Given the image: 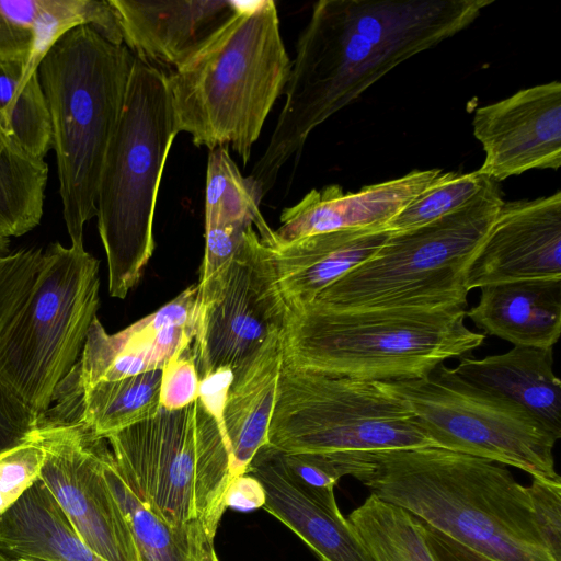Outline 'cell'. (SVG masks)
<instances>
[{
  "instance_id": "cell-2",
  "label": "cell",
  "mask_w": 561,
  "mask_h": 561,
  "mask_svg": "<svg viewBox=\"0 0 561 561\" xmlns=\"http://www.w3.org/2000/svg\"><path fill=\"white\" fill-rule=\"evenodd\" d=\"M342 476L495 561H557L528 486L506 466L439 447L330 454Z\"/></svg>"
},
{
  "instance_id": "cell-6",
  "label": "cell",
  "mask_w": 561,
  "mask_h": 561,
  "mask_svg": "<svg viewBox=\"0 0 561 561\" xmlns=\"http://www.w3.org/2000/svg\"><path fill=\"white\" fill-rule=\"evenodd\" d=\"M178 133L168 73L135 57L96 198L108 294L114 298L128 295L153 254L157 196Z\"/></svg>"
},
{
  "instance_id": "cell-29",
  "label": "cell",
  "mask_w": 561,
  "mask_h": 561,
  "mask_svg": "<svg viewBox=\"0 0 561 561\" xmlns=\"http://www.w3.org/2000/svg\"><path fill=\"white\" fill-rule=\"evenodd\" d=\"M23 67L0 60V124L26 152L45 159L51 149L49 112L37 72L18 88Z\"/></svg>"
},
{
  "instance_id": "cell-43",
  "label": "cell",
  "mask_w": 561,
  "mask_h": 561,
  "mask_svg": "<svg viewBox=\"0 0 561 561\" xmlns=\"http://www.w3.org/2000/svg\"><path fill=\"white\" fill-rule=\"evenodd\" d=\"M10 252V238L0 234V256H3Z\"/></svg>"
},
{
  "instance_id": "cell-11",
  "label": "cell",
  "mask_w": 561,
  "mask_h": 561,
  "mask_svg": "<svg viewBox=\"0 0 561 561\" xmlns=\"http://www.w3.org/2000/svg\"><path fill=\"white\" fill-rule=\"evenodd\" d=\"M383 383L404 400L435 447L560 479L556 436L519 408L467 385L444 364L424 378Z\"/></svg>"
},
{
  "instance_id": "cell-1",
  "label": "cell",
  "mask_w": 561,
  "mask_h": 561,
  "mask_svg": "<svg viewBox=\"0 0 561 561\" xmlns=\"http://www.w3.org/2000/svg\"><path fill=\"white\" fill-rule=\"evenodd\" d=\"M493 0H321L301 33L286 101L250 176L263 197L311 131L407 59L468 27Z\"/></svg>"
},
{
  "instance_id": "cell-20",
  "label": "cell",
  "mask_w": 561,
  "mask_h": 561,
  "mask_svg": "<svg viewBox=\"0 0 561 561\" xmlns=\"http://www.w3.org/2000/svg\"><path fill=\"white\" fill-rule=\"evenodd\" d=\"M393 231L383 227L344 229L280 242L262 240L288 306L311 302L333 282L370 257Z\"/></svg>"
},
{
  "instance_id": "cell-10",
  "label": "cell",
  "mask_w": 561,
  "mask_h": 561,
  "mask_svg": "<svg viewBox=\"0 0 561 561\" xmlns=\"http://www.w3.org/2000/svg\"><path fill=\"white\" fill-rule=\"evenodd\" d=\"M267 445L283 453L341 454L435 447L383 382L284 363Z\"/></svg>"
},
{
  "instance_id": "cell-14",
  "label": "cell",
  "mask_w": 561,
  "mask_h": 561,
  "mask_svg": "<svg viewBox=\"0 0 561 561\" xmlns=\"http://www.w3.org/2000/svg\"><path fill=\"white\" fill-rule=\"evenodd\" d=\"M197 285H191L157 311L108 334L93 320L81 355L57 390H77L162 369L190 350L196 334Z\"/></svg>"
},
{
  "instance_id": "cell-22",
  "label": "cell",
  "mask_w": 561,
  "mask_h": 561,
  "mask_svg": "<svg viewBox=\"0 0 561 561\" xmlns=\"http://www.w3.org/2000/svg\"><path fill=\"white\" fill-rule=\"evenodd\" d=\"M283 365L280 331L273 333L248 362L232 371L222 411L231 479L244 474L256 453L267 445Z\"/></svg>"
},
{
  "instance_id": "cell-12",
  "label": "cell",
  "mask_w": 561,
  "mask_h": 561,
  "mask_svg": "<svg viewBox=\"0 0 561 561\" xmlns=\"http://www.w3.org/2000/svg\"><path fill=\"white\" fill-rule=\"evenodd\" d=\"M286 313L267 248L250 227L222 283L198 307L192 351L199 380L241 367L283 330Z\"/></svg>"
},
{
  "instance_id": "cell-40",
  "label": "cell",
  "mask_w": 561,
  "mask_h": 561,
  "mask_svg": "<svg viewBox=\"0 0 561 561\" xmlns=\"http://www.w3.org/2000/svg\"><path fill=\"white\" fill-rule=\"evenodd\" d=\"M422 522V520H421ZM427 548L434 561H495L423 523Z\"/></svg>"
},
{
  "instance_id": "cell-9",
  "label": "cell",
  "mask_w": 561,
  "mask_h": 561,
  "mask_svg": "<svg viewBox=\"0 0 561 561\" xmlns=\"http://www.w3.org/2000/svg\"><path fill=\"white\" fill-rule=\"evenodd\" d=\"M99 265L83 241L50 243L24 302L0 333V376L39 419L76 366L96 318Z\"/></svg>"
},
{
  "instance_id": "cell-17",
  "label": "cell",
  "mask_w": 561,
  "mask_h": 561,
  "mask_svg": "<svg viewBox=\"0 0 561 561\" xmlns=\"http://www.w3.org/2000/svg\"><path fill=\"white\" fill-rule=\"evenodd\" d=\"M108 1L135 57L173 70L198 54L240 7L231 0Z\"/></svg>"
},
{
  "instance_id": "cell-23",
  "label": "cell",
  "mask_w": 561,
  "mask_h": 561,
  "mask_svg": "<svg viewBox=\"0 0 561 561\" xmlns=\"http://www.w3.org/2000/svg\"><path fill=\"white\" fill-rule=\"evenodd\" d=\"M468 317L483 334L514 346L550 348L561 330V278L485 285Z\"/></svg>"
},
{
  "instance_id": "cell-36",
  "label": "cell",
  "mask_w": 561,
  "mask_h": 561,
  "mask_svg": "<svg viewBox=\"0 0 561 561\" xmlns=\"http://www.w3.org/2000/svg\"><path fill=\"white\" fill-rule=\"evenodd\" d=\"M39 421L22 396L0 376V454L33 437Z\"/></svg>"
},
{
  "instance_id": "cell-44",
  "label": "cell",
  "mask_w": 561,
  "mask_h": 561,
  "mask_svg": "<svg viewBox=\"0 0 561 561\" xmlns=\"http://www.w3.org/2000/svg\"><path fill=\"white\" fill-rule=\"evenodd\" d=\"M0 561H33L24 557H11L0 553Z\"/></svg>"
},
{
  "instance_id": "cell-45",
  "label": "cell",
  "mask_w": 561,
  "mask_h": 561,
  "mask_svg": "<svg viewBox=\"0 0 561 561\" xmlns=\"http://www.w3.org/2000/svg\"><path fill=\"white\" fill-rule=\"evenodd\" d=\"M33 561H36V560H33Z\"/></svg>"
},
{
  "instance_id": "cell-42",
  "label": "cell",
  "mask_w": 561,
  "mask_h": 561,
  "mask_svg": "<svg viewBox=\"0 0 561 561\" xmlns=\"http://www.w3.org/2000/svg\"><path fill=\"white\" fill-rule=\"evenodd\" d=\"M187 561H219L210 538L202 525L195 520L187 529Z\"/></svg>"
},
{
  "instance_id": "cell-27",
  "label": "cell",
  "mask_w": 561,
  "mask_h": 561,
  "mask_svg": "<svg viewBox=\"0 0 561 561\" xmlns=\"http://www.w3.org/2000/svg\"><path fill=\"white\" fill-rule=\"evenodd\" d=\"M347 519L374 561H434L422 522L370 494Z\"/></svg>"
},
{
  "instance_id": "cell-18",
  "label": "cell",
  "mask_w": 561,
  "mask_h": 561,
  "mask_svg": "<svg viewBox=\"0 0 561 561\" xmlns=\"http://www.w3.org/2000/svg\"><path fill=\"white\" fill-rule=\"evenodd\" d=\"M245 473L263 485V508L294 531L320 561H374L354 527L341 513L334 494H318L294 482L277 451L261 448Z\"/></svg>"
},
{
  "instance_id": "cell-24",
  "label": "cell",
  "mask_w": 561,
  "mask_h": 561,
  "mask_svg": "<svg viewBox=\"0 0 561 561\" xmlns=\"http://www.w3.org/2000/svg\"><path fill=\"white\" fill-rule=\"evenodd\" d=\"M161 378L162 369H157L77 390H57L54 407L42 419L76 423L105 439L160 411Z\"/></svg>"
},
{
  "instance_id": "cell-7",
  "label": "cell",
  "mask_w": 561,
  "mask_h": 561,
  "mask_svg": "<svg viewBox=\"0 0 561 561\" xmlns=\"http://www.w3.org/2000/svg\"><path fill=\"white\" fill-rule=\"evenodd\" d=\"M131 492L176 530L197 520L215 539L226 511L230 458L218 422L197 398L105 438Z\"/></svg>"
},
{
  "instance_id": "cell-19",
  "label": "cell",
  "mask_w": 561,
  "mask_h": 561,
  "mask_svg": "<svg viewBox=\"0 0 561 561\" xmlns=\"http://www.w3.org/2000/svg\"><path fill=\"white\" fill-rule=\"evenodd\" d=\"M440 173L439 169L412 171L355 193H345L340 185L311 190L282 211L275 239L289 242L336 230L383 227Z\"/></svg>"
},
{
  "instance_id": "cell-34",
  "label": "cell",
  "mask_w": 561,
  "mask_h": 561,
  "mask_svg": "<svg viewBox=\"0 0 561 561\" xmlns=\"http://www.w3.org/2000/svg\"><path fill=\"white\" fill-rule=\"evenodd\" d=\"M43 256L41 248L20 249L0 256V333L24 302Z\"/></svg>"
},
{
  "instance_id": "cell-30",
  "label": "cell",
  "mask_w": 561,
  "mask_h": 561,
  "mask_svg": "<svg viewBox=\"0 0 561 561\" xmlns=\"http://www.w3.org/2000/svg\"><path fill=\"white\" fill-rule=\"evenodd\" d=\"M90 25L115 45L123 34L114 8L108 0H43L33 25V42L18 88L22 89L53 45L69 31Z\"/></svg>"
},
{
  "instance_id": "cell-4",
  "label": "cell",
  "mask_w": 561,
  "mask_h": 561,
  "mask_svg": "<svg viewBox=\"0 0 561 561\" xmlns=\"http://www.w3.org/2000/svg\"><path fill=\"white\" fill-rule=\"evenodd\" d=\"M290 68L275 2H240L204 48L168 75L179 131L209 150L231 146L245 167Z\"/></svg>"
},
{
  "instance_id": "cell-37",
  "label": "cell",
  "mask_w": 561,
  "mask_h": 561,
  "mask_svg": "<svg viewBox=\"0 0 561 561\" xmlns=\"http://www.w3.org/2000/svg\"><path fill=\"white\" fill-rule=\"evenodd\" d=\"M276 451L283 469L298 485L319 494L334 493L343 476L329 455Z\"/></svg>"
},
{
  "instance_id": "cell-41",
  "label": "cell",
  "mask_w": 561,
  "mask_h": 561,
  "mask_svg": "<svg viewBox=\"0 0 561 561\" xmlns=\"http://www.w3.org/2000/svg\"><path fill=\"white\" fill-rule=\"evenodd\" d=\"M264 503L265 492L255 477L244 473L231 479L225 494L226 508L247 512L263 507Z\"/></svg>"
},
{
  "instance_id": "cell-21",
  "label": "cell",
  "mask_w": 561,
  "mask_h": 561,
  "mask_svg": "<svg viewBox=\"0 0 561 561\" xmlns=\"http://www.w3.org/2000/svg\"><path fill=\"white\" fill-rule=\"evenodd\" d=\"M451 371L467 385L504 400L561 438V381L553 350L514 346L484 358L462 357Z\"/></svg>"
},
{
  "instance_id": "cell-15",
  "label": "cell",
  "mask_w": 561,
  "mask_h": 561,
  "mask_svg": "<svg viewBox=\"0 0 561 561\" xmlns=\"http://www.w3.org/2000/svg\"><path fill=\"white\" fill-rule=\"evenodd\" d=\"M473 135L484 161L478 172L494 182L533 169L561 165V84L552 81L519 90L479 107Z\"/></svg>"
},
{
  "instance_id": "cell-26",
  "label": "cell",
  "mask_w": 561,
  "mask_h": 561,
  "mask_svg": "<svg viewBox=\"0 0 561 561\" xmlns=\"http://www.w3.org/2000/svg\"><path fill=\"white\" fill-rule=\"evenodd\" d=\"M48 164L26 152L0 124V234L21 237L44 214Z\"/></svg>"
},
{
  "instance_id": "cell-16",
  "label": "cell",
  "mask_w": 561,
  "mask_h": 561,
  "mask_svg": "<svg viewBox=\"0 0 561 561\" xmlns=\"http://www.w3.org/2000/svg\"><path fill=\"white\" fill-rule=\"evenodd\" d=\"M561 278V193L503 203L465 273L467 290Z\"/></svg>"
},
{
  "instance_id": "cell-33",
  "label": "cell",
  "mask_w": 561,
  "mask_h": 561,
  "mask_svg": "<svg viewBox=\"0 0 561 561\" xmlns=\"http://www.w3.org/2000/svg\"><path fill=\"white\" fill-rule=\"evenodd\" d=\"M44 459L38 430L25 443L0 454V517L39 479Z\"/></svg>"
},
{
  "instance_id": "cell-25",
  "label": "cell",
  "mask_w": 561,
  "mask_h": 561,
  "mask_svg": "<svg viewBox=\"0 0 561 561\" xmlns=\"http://www.w3.org/2000/svg\"><path fill=\"white\" fill-rule=\"evenodd\" d=\"M0 553L36 561H106L84 542L39 479L0 517Z\"/></svg>"
},
{
  "instance_id": "cell-31",
  "label": "cell",
  "mask_w": 561,
  "mask_h": 561,
  "mask_svg": "<svg viewBox=\"0 0 561 561\" xmlns=\"http://www.w3.org/2000/svg\"><path fill=\"white\" fill-rule=\"evenodd\" d=\"M104 476L131 531L141 561H187V529L169 526L126 485L107 445Z\"/></svg>"
},
{
  "instance_id": "cell-5",
  "label": "cell",
  "mask_w": 561,
  "mask_h": 561,
  "mask_svg": "<svg viewBox=\"0 0 561 561\" xmlns=\"http://www.w3.org/2000/svg\"><path fill=\"white\" fill-rule=\"evenodd\" d=\"M135 55L94 27L61 36L37 68L56 154L62 217L71 242L96 216L105 154L124 106Z\"/></svg>"
},
{
  "instance_id": "cell-39",
  "label": "cell",
  "mask_w": 561,
  "mask_h": 561,
  "mask_svg": "<svg viewBox=\"0 0 561 561\" xmlns=\"http://www.w3.org/2000/svg\"><path fill=\"white\" fill-rule=\"evenodd\" d=\"M199 377L193 351H186L162 368L160 405L168 411L183 409L198 398Z\"/></svg>"
},
{
  "instance_id": "cell-35",
  "label": "cell",
  "mask_w": 561,
  "mask_h": 561,
  "mask_svg": "<svg viewBox=\"0 0 561 561\" xmlns=\"http://www.w3.org/2000/svg\"><path fill=\"white\" fill-rule=\"evenodd\" d=\"M43 0H0V60L25 64Z\"/></svg>"
},
{
  "instance_id": "cell-28",
  "label": "cell",
  "mask_w": 561,
  "mask_h": 561,
  "mask_svg": "<svg viewBox=\"0 0 561 561\" xmlns=\"http://www.w3.org/2000/svg\"><path fill=\"white\" fill-rule=\"evenodd\" d=\"M263 194L257 183L243 176L230 157L228 147L209 150L205 187V228L241 224L253 226L260 239L273 229L260 211Z\"/></svg>"
},
{
  "instance_id": "cell-8",
  "label": "cell",
  "mask_w": 561,
  "mask_h": 561,
  "mask_svg": "<svg viewBox=\"0 0 561 561\" xmlns=\"http://www.w3.org/2000/svg\"><path fill=\"white\" fill-rule=\"evenodd\" d=\"M503 203L499 185L491 180L458 210L392 232L370 257L312 301L345 309L467 307L466 268Z\"/></svg>"
},
{
  "instance_id": "cell-32",
  "label": "cell",
  "mask_w": 561,
  "mask_h": 561,
  "mask_svg": "<svg viewBox=\"0 0 561 561\" xmlns=\"http://www.w3.org/2000/svg\"><path fill=\"white\" fill-rule=\"evenodd\" d=\"M491 181L477 171L440 173L432 183L404 206L386 227L404 231L424 226L467 205Z\"/></svg>"
},
{
  "instance_id": "cell-3",
  "label": "cell",
  "mask_w": 561,
  "mask_h": 561,
  "mask_svg": "<svg viewBox=\"0 0 561 561\" xmlns=\"http://www.w3.org/2000/svg\"><path fill=\"white\" fill-rule=\"evenodd\" d=\"M466 307L332 308L288 306L282 330L284 363L366 381L420 379L448 359L480 347Z\"/></svg>"
},
{
  "instance_id": "cell-13",
  "label": "cell",
  "mask_w": 561,
  "mask_h": 561,
  "mask_svg": "<svg viewBox=\"0 0 561 561\" xmlns=\"http://www.w3.org/2000/svg\"><path fill=\"white\" fill-rule=\"evenodd\" d=\"M45 449L39 480L84 542L106 561H141L104 476V438L76 423L41 419Z\"/></svg>"
},
{
  "instance_id": "cell-38",
  "label": "cell",
  "mask_w": 561,
  "mask_h": 561,
  "mask_svg": "<svg viewBox=\"0 0 561 561\" xmlns=\"http://www.w3.org/2000/svg\"><path fill=\"white\" fill-rule=\"evenodd\" d=\"M528 492L540 533L557 561H561V478L531 477Z\"/></svg>"
}]
</instances>
